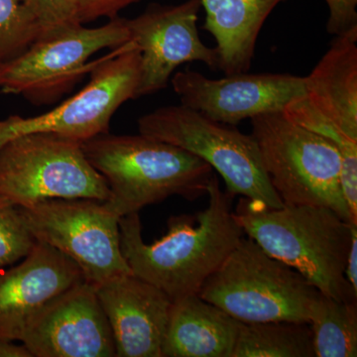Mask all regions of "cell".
Wrapping results in <instances>:
<instances>
[{"mask_svg": "<svg viewBox=\"0 0 357 357\" xmlns=\"http://www.w3.org/2000/svg\"><path fill=\"white\" fill-rule=\"evenodd\" d=\"M208 204L195 215L171 217L168 231L153 243L143 241L139 213L119 218V238L131 273L175 301L198 294L206 279L244 236L234 210V198L211 176Z\"/></svg>", "mask_w": 357, "mask_h": 357, "instance_id": "6da1fadb", "label": "cell"}, {"mask_svg": "<svg viewBox=\"0 0 357 357\" xmlns=\"http://www.w3.org/2000/svg\"><path fill=\"white\" fill-rule=\"evenodd\" d=\"M234 213L244 234L323 295L356 302L357 294L345 277L354 223L326 206L284 204L270 208L243 197Z\"/></svg>", "mask_w": 357, "mask_h": 357, "instance_id": "7a4b0ae2", "label": "cell"}, {"mask_svg": "<svg viewBox=\"0 0 357 357\" xmlns=\"http://www.w3.org/2000/svg\"><path fill=\"white\" fill-rule=\"evenodd\" d=\"M89 163L109 185L107 208L119 218L169 197L206 195L213 169L187 150L149 136L102 133L82 141Z\"/></svg>", "mask_w": 357, "mask_h": 357, "instance_id": "3957f363", "label": "cell"}, {"mask_svg": "<svg viewBox=\"0 0 357 357\" xmlns=\"http://www.w3.org/2000/svg\"><path fill=\"white\" fill-rule=\"evenodd\" d=\"M321 294L299 272L243 236L198 295L241 323L310 324Z\"/></svg>", "mask_w": 357, "mask_h": 357, "instance_id": "277c9868", "label": "cell"}, {"mask_svg": "<svg viewBox=\"0 0 357 357\" xmlns=\"http://www.w3.org/2000/svg\"><path fill=\"white\" fill-rule=\"evenodd\" d=\"M250 121L263 166L283 204L326 206L354 223L342 192V159L331 141L282 112Z\"/></svg>", "mask_w": 357, "mask_h": 357, "instance_id": "5b68a950", "label": "cell"}, {"mask_svg": "<svg viewBox=\"0 0 357 357\" xmlns=\"http://www.w3.org/2000/svg\"><path fill=\"white\" fill-rule=\"evenodd\" d=\"M138 130L196 155L217 171L232 196L281 208L252 135L204 116L185 105H169L141 116Z\"/></svg>", "mask_w": 357, "mask_h": 357, "instance_id": "8992f818", "label": "cell"}, {"mask_svg": "<svg viewBox=\"0 0 357 357\" xmlns=\"http://www.w3.org/2000/svg\"><path fill=\"white\" fill-rule=\"evenodd\" d=\"M107 180L84 156L81 141L29 133L0 147V201L17 206L50 199L107 201Z\"/></svg>", "mask_w": 357, "mask_h": 357, "instance_id": "52a82bcc", "label": "cell"}, {"mask_svg": "<svg viewBox=\"0 0 357 357\" xmlns=\"http://www.w3.org/2000/svg\"><path fill=\"white\" fill-rule=\"evenodd\" d=\"M130 41L128 20L119 16L100 27L75 26L38 40L20 57L0 65V88L22 96L35 107L55 105L102 59L88 64L91 56Z\"/></svg>", "mask_w": 357, "mask_h": 357, "instance_id": "ba28073f", "label": "cell"}, {"mask_svg": "<svg viewBox=\"0 0 357 357\" xmlns=\"http://www.w3.org/2000/svg\"><path fill=\"white\" fill-rule=\"evenodd\" d=\"M306 79V91L282 110L289 121L331 141L342 159V182H357V27L335 36Z\"/></svg>", "mask_w": 357, "mask_h": 357, "instance_id": "9c48e42d", "label": "cell"}, {"mask_svg": "<svg viewBox=\"0 0 357 357\" xmlns=\"http://www.w3.org/2000/svg\"><path fill=\"white\" fill-rule=\"evenodd\" d=\"M35 241L73 260L84 279L98 286L130 274L119 238V218L105 201L50 199L18 206Z\"/></svg>", "mask_w": 357, "mask_h": 357, "instance_id": "30bf717a", "label": "cell"}, {"mask_svg": "<svg viewBox=\"0 0 357 357\" xmlns=\"http://www.w3.org/2000/svg\"><path fill=\"white\" fill-rule=\"evenodd\" d=\"M141 54L133 41L112 50L91 70L89 83L69 100L37 116L0 121V147L17 136L54 133L77 141L109 132L116 110L136 98Z\"/></svg>", "mask_w": 357, "mask_h": 357, "instance_id": "8fae6325", "label": "cell"}, {"mask_svg": "<svg viewBox=\"0 0 357 357\" xmlns=\"http://www.w3.org/2000/svg\"><path fill=\"white\" fill-rule=\"evenodd\" d=\"M201 0L178 6L152 3L137 17L128 20L131 41L141 54L139 84L136 98L158 93L168 86L177 68L202 62L218 70V55L199 38Z\"/></svg>", "mask_w": 357, "mask_h": 357, "instance_id": "7c38bea8", "label": "cell"}, {"mask_svg": "<svg viewBox=\"0 0 357 357\" xmlns=\"http://www.w3.org/2000/svg\"><path fill=\"white\" fill-rule=\"evenodd\" d=\"M170 82L181 105L234 126L258 115L280 112L306 91L305 77L291 74L246 72L208 79L185 68L174 74Z\"/></svg>", "mask_w": 357, "mask_h": 357, "instance_id": "4fadbf2b", "label": "cell"}, {"mask_svg": "<svg viewBox=\"0 0 357 357\" xmlns=\"http://www.w3.org/2000/svg\"><path fill=\"white\" fill-rule=\"evenodd\" d=\"M21 342L33 357H115L114 335L96 286L86 280L51 300Z\"/></svg>", "mask_w": 357, "mask_h": 357, "instance_id": "5bb4252c", "label": "cell"}, {"mask_svg": "<svg viewBox=\"0 0 357 357\" xmlns=\"http://www.w3.org/2000/svg\"><path fill=\"white\" fill-rule=\"evenodd\" d=\"M84 280L76 263L36 241L22 262L0 272V340H22L26 326L51 300Z\"/></svg>", "mask_w": 357, "mask_h": 357, "instance_id": "9a60e30c", "label": "cell"}, {"mask_svg": "<svg viewBox=\"0 0 357 357\" xmlns=\"http://www.w3.org/2000/svg\"><path fill=\"white\" fill-rule=\"evenodd\" d=\"M116 357H162L172 300L132 273L96 286Z\"/></svg>", "mask_w": 357, "mask_h": 357, "instance_id": "2e32d148", "label": "cell"}, {"mask_svg": "<svg viewBox=\"0 0 357 357\" xmlns=\"http://www.w3.org/2000/svg\"><path fill=\"white\" fill-rule=\"evenodd\" d=\"M239 325L198 294L173 301L162 357H231Z\"/></svg>", "mask_w": 357, "mask_h": 357, "instance_id": "e0dca14e", "label": "cell"}, {"mask_svg": "<svg viewBox=\"0 0 357 357\" xmlns=\"http://www.w3.org/2000/svg\"><path fill=\"white\" fill-rule=\"evenodd\" d=\"M284 1L287 0H201L206 11L204 29L215 40L218 70L225 76L250 70L263 25Z\"/></svg>", "mask_w": 357, "mask_h": 357, "instance_id": "ac0fdd59", "label": "cell"}, {"mask_svg": "<svg viewBox=\"0 0 357 357\" xmlns=\"http://www.w3.org/2000/svg\"><path fill=\"white\" fill-rule=\"evenodd\" d=\"M231 357H314L309 324L241 323Z\"/></svg>", "mask_w": 357, "mask_h": 357, "instance_id": "d6986e66", "label": "cell"}, {"mask_svg": "<svg viewBox=\"0 0 357 357\" xmlns=\"http://www.w3.org/2000/svg\"><path fill=\"white\" fill-rule=\"evenodd\" d=\"M310 328L314 357L357 356V303L321 294L312 310Z\"/></svg>", "mask_w": 357, "mask_h": 357, "instance_id": "ffe728a7", "label": "cell"}, {"mask_svg": "<svg viewBox=\"0 0 357 357\" xmlns=\"http://www.w3.org/2000/svg\"><path fill=\"white\" fill-rule=\"evenodd\" d=\"M40 39L38 23L20 0H0V65L20 57Z\"/></svg>", "mask_w": 357, "mask_h": 357, "instance_id": "44dd1931", "label": "cell"}, {"mask_svg": "<svg viewBox=\"0 0 357 357\" xmlns=\"http://www.w3.org/2000/svg\"><path fill=\"white\" fill-rule=\"evenodd\" d=\"M35 243L20 208L0 201V269L26 257Z\"/></svg>", "mask_w": 357, "mask_h": 357, "instance_id": "7402d4cb", "label": "cell"}, {"mask_svg": "<svg viewBox=\"0 0 357 357\" xmlns=\"http://www.w3.org/2000/svg\"><path fill=\"white\" fill-rule=\"evenodd\" d=\"M38 23L41 39L55 36L82 24L77 17V0H20Z\"/></svg>", "mask_w": 357, "mask_h": 357, "instance_id": "603a6c76", "label": "cell"}, {"mask_svg": "<svg viewBox=\"0 0 357 357\" xmlns=\"http://www.w3.org/2000/svg\"><path fill=\"white\" fill-rule=\"evenodd\" d=\"M328 14L326 31L340 36L357 27V0H326Z\"/></svg>", "mask_w": 357, "mask_h": 357, "instance_id": "cb8c5ba5", "label": "cell"}, {"mask_svg": "<svg viewBox=\"0 0 357 357\" xmlns=\"http://www.w3.org/2000/svg\"><path fill=\"white\" fill-rule=\"evenodd\" d=\"M141 0H77V17L82 24L98 18L116 17L122 9Z\"/></svg>", "mask_w": 357, "mask_h": 357, "instance_id": "d4e9b609", "label": "cell"}, {"mask_svg": "<svg viewBox=\"0 0 357 357\" xmlns=\"http://www.w3.org/2000/svg\"><path fill=\"white\" fill-rule=\"evenodd\" d=\"M345 277L357 294V225H352L351 245L347 255Z\"/></svg>", "mask_w": 357, "mask_h": 357, "instance_id": "484cf974", "label": "cell"}, {"mask_svg": "<svg viewBox=\"0 0 357 357\" xmlns=\"http://www.w3.org/2000/svg\"><path fill=\"white\" fill-rule=\"evenodd\" d=\"M0 357H33L24 345L13 344L11 340H0Z\"/></svg>", "mask_w": 357, "mask_h": 357, "instance_id": "4316f807", "label": "cell"}, {"mask_svg": "<svg viewBox=\"0 0 357 357\" xmlns=\"http://www.w3.org/2000/svg\"><path fill=\"white\" fill-rule=\"evenodd\" d=\"M3 93V91H0V93Z\"/></svg>", "mask_w": 357, "mask_h": 357, "instance_id": "83f0119b", "label": "cell"}]
</instances>
